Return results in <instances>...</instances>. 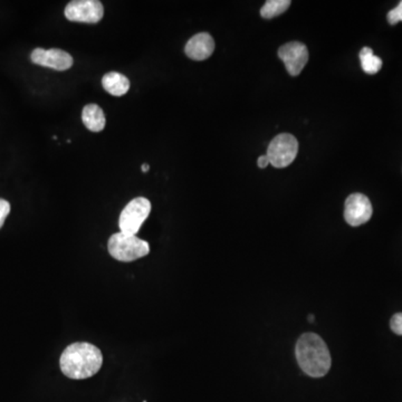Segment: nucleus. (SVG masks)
I'll return each mask as SVG.
<instances>
[{
	"label": "nucleus",
	"mask_w": 402,
	"mask_h": 402,
	"mask_svg": "<svg viewBox=\"0 0 402 402\" xmlns=\"http://www.w3.org/2000/svg\"><path fill=\"white\" fill-rule=\"evenodd\" d=\"M102 352L91 343L77 342L64 350L60 366L63 373L73 380L93 377L102 367Z\"/></svg>",
	"instance_id": "1"
},
{
	"label": "nucleus",
	"mask_w": 402,
	"mask_h": 402,
	"mask_svg": "<svg viewBox=\"0 0 402 402\" xmlns=\"http://www.w3.org/2000/svg\"><path fill=\"white\" fill-rule=\"evenodd\" d=\"M295 354L300 369L309 377H324L331 369L329 348L315 333H305L298 339Z\"/></svg>",
	"instance_id": "2"
},
{
	"label": "nucleus",
	"mask_w": 402,
	"mask_h": 402,
	"mask_svg": "<svg viewBox=\"0 0 402 402\" xmlns=\"http://www.w3.org/2000/svg\"><path fill=\"white\" fill-rule=\"evenodd\" d=\"M108 250L116 261L128 263L147 256L150 252V245L141 238L120 232L111 236Z\"/></svg>",
	"instance_id": "3"
},
{
	"label": "nucleus",
	"mask_w": 402,
	"mask_h": 402,
	"mask_svg": "<svg viewBox=\"0 0 402 402\" xmlns=\"http://www.w3.org/2000/svg\"><path fill=\"white\" fill-rule=\"evenodd\" d=\"M150 213L151 202L147 198L139 197L131 200L120 216L119 226L121 232L136 236Z\"/></svg>",
	"instance_id": "4"
},
{
	"label": "nucleus",
	"mask_w": 402,
	"mask_h": 402,
	"mask_svg": "<svg viewBox=\"0 0 402 402\" xmlns=\"http://www.w3.org/2000/svg\"><path fill=\"white\" fill-rule=\"evenodd\" d=\"M298 142L292 134H282L275 136L267 147L271 165L275 168L289 167L298 156Z\"/></svg>",
	"instance_id": "5"
},
{
	"label": "nucleus",
	"mask_w": 402,
	"mask_h": 402,
	"mask_svg": "<svg viewBox=\"0 0 402 402\" xmlns=\"http://www.w3.org/2000/svg\"><path fill=\"white\" fill-rule=\"evenodd\" d=\"M103 15L102 3L97 0H74L65 8V17L77 23L97 24Z\"/></svg>",
	"instance_id": "6"
},
{
	"label": "nucleus",
	"mask_w": 402,
	"mask_h": 402,
	"mask_svg": "<svg viewBox=\"0 0 402 402\" xmlns=\"http://www.w3.org/2000/svg\"><path fill=\"white\" fill-rule=\"evenodd\" d=\"M372 204L367 195L353 193L348 195L344 208V219L350 226L357 227L368 223L372 217Z\"/></svg>",
	"instance_id": "7"
},
{
	"label": "nucleus",
	"mask_w": 402,
	"mask_h": 402,
	"mask_svg": "<svg viewBox=\"0 0 402 402\" xmlns=\"http://www.w3.org/2000/svg\"><path fill=\"white\" fill-rule=\"evenodd\" d=\"M278 56L280 60L283 61L287 72L292 77H298L307 64L309 51L303 43L291 42L278 49Z\"/></svg>",
	"instance_id": "8"
},
{
	"label": "nucleus",
	"mask_w": 402,
	"mask_h": 402,
	"mask_svg": "<svg viewBox=\"0 0 402 402\" xmlns=\"http://www.w3.org/2000/svg\"><path fill=\"white\" fill-rule=\"evenodd\" d=\"M31 60L36 65L53 68L55 71H66L73 66V57L67 51L58 49H35Z\"/></svg>",
	"instance_id": "9"
},
{
	"label": "nucleus",
	"mask_w": 402,
	"mask_h": 402,
	"mask_svg": "<svg viewBox=\"0 0 402 402\" xmlns=\"http://www.w3.org/2000/svg\"><path fill=\"white\" fill-rule=\"evenodd\" d=\"M215 51V40L208 33H199L188 40L184 51L193 61L209 58Z\"/></svg>",
	"instance_id": "10"
},
{
	"label": "nucleus",
	"mask_w": 402,
	"mask_h": 402,
	"mask_svg": "<svg viewBox=\"0 0 402 402\" xmlns=\"http://www.w3.org/2000/svg\"><path fill=\"white\" fill-rule=\"evenodd\" d=\"M102 86L105 91L114 97H122L128 93L130 81L128 77L118 72L105 74L102 79Z\"/></svg>",
	"instance_id": "11"
},
{
	"label": "nucleus",
	"mask_w": 402,
	"mask_h": 402,
	"mask_svg": "<svg viewBox=\"0 0 402 402\" xmlns=\"http://www.w3.org/2000/svg\"><path fill=\"white\" fill-rule=\"evenodd\" d=\"M82 121L92 132H101L106 124L104 112L97 104H88L83 108Z\"/></svg>",
	"instance_id": "12"
},
{
	"label": "nucleus",
	"mask_w": 402,
	"mask_h": 402,
	"mask_svg": "<svg viewBox=\"0 0 402 402\" xmlns=\"http://www.w3.org/2000/svg\"><path fill=\"white\" fill-rule=\"evenodd\" d=\"M360 61H361L363 71L370 75L377 74L383 67V61L373 54V51L370 47L362 49L360 53Z\"/></svg>",
	"instance_id": "13"
},
{
	"label": "nucleus",
	"mask_w": 402,
	"mask_h": 402,
	"mask_svg": "<svg viewBox=\"0 0 402 402\" xmlns=\"http://www.w3.org/2000/svg\"><path fill=\"white\" fill-rule=\"evenodd\" d=\"M289 6H291L289 0H269L265 3L263 8L261 9L262 17L265 18V19L278 17L284 12H287Z\"/></svg>",
	"instance_id": "14"
},
{
	"label": "nucleus",
	"mask_w": 402,
	"mask_h": 402,
	"mask_svg": "<svg viewBox=\"0 0 402 402\" xmlns=\"http://www.w3.org/2000/svg\"><path fill=\"white\" fill-rule=\"evenodd\" d=\"M388 22L390 25H396V24L402 22V1H400L399 5L396 8L390 10L388 14Z\"/></svg>",
	"instance_id": "15"
},
{
	"label": "nucleus",
	"mask_w": 402,
	"mask_h": 402,
	"mask_svg": "<svg viewBox=\"0 0 402 402\" xmlns=\"http://www.w3.org/2000/svg\"><path fill=\"white\" fill-rule=\"evenodd\" d=\"M390 328L396 335H402V313H396L392 316Z\"/></svg>",
	"instance_id": "16"
},
{
	"label": "nucleus",
	"mask_w": 402,
	"mask_h": 402,
	"mask_svg": "<svg viewBox=\"0 0 402 402\" xmlns=\"http://www.w3.org/2000/svg\"><path fill=\"white\" fill-rule=\"evenodd\" d=\"M9 213H10V204L5 199H0V228L5 224Z\"/></svg>",
	"instance_id": "17"
},
{
	"label": "nucleus",
	"mask_w": 402,
	"mask_h": 402,
	"mask_svg": "<svg viewBox=\"0 0 402 402\" xmlns=\"http://www.w3.org/2000/svg\"><path fill=\"white\" fill-rule=\"evenodd\" d=\"M257 165L258 167L261 168V169H265L267 166L271 165V161H269L268 156H261L258 158L257 160Z\"/></svg>",
	"instance_id": "18"
},
{
	"label": "nucleus",
	"mask_w": 402,
	"mask_h": 402,
	"mask_svg": "<svg viewBox=\"0 0 402 402\" xmlns=\"http://www.w3.org/2000/svg\"><path fill=\"white\" fill-rule=\"evenodd\" d=\"M149 169H150V166L149 165H143L141 167V170L143 171V172H147V171H149Z\"/></svg>",
	"instance_id": "19"
},
{
	"label": "nucleus",
	"mask_w": 402,
	"mask_h": 402,
	"mask_svg": "<svg viewBox=\"0 0 402 402\" xmlns=\"http://www.w3.org/2000/svg\"><path fill=\"white\" fill-rule=\"evenodd\" d=\"M314 321H315V316H314V315H313V314H309V322H311V323H312V322H314Z\"/></svg>",
	"instance_id": "20"
}]
</instances>
